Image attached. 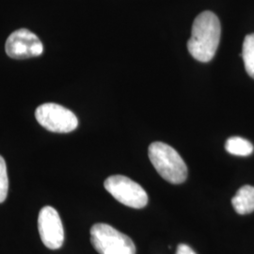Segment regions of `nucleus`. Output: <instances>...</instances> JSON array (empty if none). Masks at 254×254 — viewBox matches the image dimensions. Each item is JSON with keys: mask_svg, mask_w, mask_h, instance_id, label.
I'll use <instances>...</instances> for the list:
<instances>
[{"mask_svg": "<svg viewBox=\"0 0 254 254\" xmlns=\"http://www.w3.org/2000/svg\"><path fill=\"white\" fill-rule=\"evenodd\" d=\"M221 27L218 16L209 10L200 13L193 23L188 49L200 63H209L215 57L220 40Z\"/></svg>", "mask_w": 254, "mask_h": 254, "instance_id": "obj_1", "label": "nucleus"}, {"mask_svg": "<svg viewBox=\"0 0 254 254\" xmlns=\"http://www.w3.org/2000/svg\"><path fill=\"white\" fill-rule=\"evenodd\" d=\"M149 158L158 174L171 184L179 185L188 178V167L178 152L164 142L156 141L149 147Z\"/></svg>", "mask_w": 254, "mask_h": 254, "instance_id": "obj_2", "label": "nucleus"}, {"mask_svg": "<svg viewBox=\"0 0 254 254\" xmlns=\"http://www.w3.org/2000/svg\"><path fill=\"white\" fill-rule=\"evenodd\" d=\"M91 242L100 254H136L132 239L106 223H96L91 227Z\"/></svg>", "mask_w": 254, "mask_h": 254, "instance_id": "obj_3", "label": "nucleus"}, {"mask_svg": "<svg viewBox=\"0 0 254 254\" xmlns=\"http://www.w3.org/2000/svg\"><path fill=\"white\" fill-rule=\"evenodd\" d=\"M105 189L119 202L128 207L141 209L148 203L146 191L136 182L124 175H112L105 181Z\"/></svg>", "mask_w": 254, "mask_h": 254, "instance_id": "obj_4", "label": "nucleus"}, {"mask_svg": "<svg viewBox=\"0 0 254 254\" xmlns=\"http://www.w3.org/2000/svg\"><path fill=\"white\" fill-rule=\"evenodd\" d=\"M37 122L54 133H70L78 127V120L70 109L54 103H46L35 111Z\"/></svg>", "mask_w": 254, "mask_h": 254, "instance_id": "obj_5", "label": "nucleus"}, {"mask_svg": "<svg viewBox=\"0 0 254 254\" xmlns=\"http://www.w3.org/2000/svg\"><path fill=\"white\" fill-rule=\"evenodd\" d=\"M5 50L9 58L24 60L43 54L44 46L33 32L26 28H21L9 35Z\"/></svg>", "mask_w": 254, "mask_h": 254, "instance_id": "obj_6", "label": "nucleus"}, {"mask_svg": "<svg viewBox=\"0 0 254 254\" xmlns=\"http://www.w3.org/2000/svg\"><path fill=\"white\" fill-rule=\"evenodd\" d=\"M38 229L42 242L50 250L61 249L64 242V230L59 213L51 206L41 209L38 218Z\"/></svg>", "mask_w": 254, "mask_h": 254, "instance_id": "obj_7", "label": "nucleus"}, {"mask_svg": "<svg viewBox=\"0 0 254 254\" xmlns=\"http://www.w3.org/2000/svg\"><path fill=\"white\" fill-rule=\"evenodd\" d=\"M232 204L239 215H248L254 212V187L244 186L236 192Z\"/></svg>", "mask_w": 254, "mask_h": 254, "instance_id": "obj_8", "label": "nucleus"}, {"mask_svg": "<svg viewBox=\"0 0 254 254\" xmlns=\"http://www.w3.org/2000/svg\"><path fill=\"white\" fill-rule=\"evenodd\" d=\"M225 149L229 154L238 156H248L253 154L254 145L243 137L232 136L228 138Z\"/></svg>", "mask_w": 254, "mask_h": 254, "instance_id": "obj_9", "label": "nucleus"}, {"mask_svg": "<svg viewBox=\"0 0 254 254\" xmlns=\"http://www.w3.org/2000/svg\"><path fill=\"white\" fill-rule=\"evenodd\" d=\"M242 58L247 73L254 79V33L245 37L242 49Z\"/></svg>", "mask_w": 254, "mask_h": 254, "instance_id": "obj_10", "label": "nucleus"}, {"mask_svg": "<svg viewBox=\"0 0 254 254\" xmlns=\"http://www.w3.org/2000/svg\"><path fill=\"white\" fill-rule=\"evenodd\" d=\"M9 191V178L7 166L4 158L0 155V203L7 199Z\"/></svg>", "mask_w": 254, "mask_h": 254, "instance_id": "obj_11", "label": "nucleus"}, {"mask_svg": "<svg viewBox=\"0 0 254 254\" xmlns=\"http://www.w3.org/2000/svg\"><path fill=\"white\" fill-rule=\"evenodd\" d=\"M175 254H196V253L191 249L190 246L186 244H180L177 247Z\"/></svg>", "mask_w": 254, "mask_h": 254, "instance_id": "obj_12", "label": "nucleus"}]
</instances>
